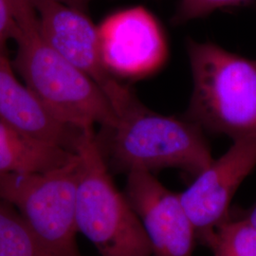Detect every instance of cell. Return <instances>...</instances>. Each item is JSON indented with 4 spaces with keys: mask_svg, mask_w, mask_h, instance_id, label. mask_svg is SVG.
I'll return each mask as SVG.
<instances>
[{
    "mask_svg": "<svg viewBox=\"0 0 256 256\" xmlns=\"http://www.w3.org/2000/svg\"><path fill=\"white\" fill-rule=\"evenodd\" d=\"M114 110L116 122L97 138L106 164L116 172L153 174L174 168L196 178L212 162L202 128L192 120L155 112L130 90Z\"/></svg>",
    "mask_w": 256,
    "mask_h": 256,
    "instance_id": "1",
    "label": "cell"
},
{
    "mask_svg": "<svg viewBox=\"0 0 256 256\" xmlns=\"http://www.w3.org/2000/svg\"><path fill=\"white\" fill-rule=\"evenodd\" d=\"M16 18L14 68L48 111L81 130L112 126L117 116L108 96L92 79L55 50L41 34L30 0H12Z\"/></svg>",
    "mask_w": 256,
    "mask_h": 256,
    "instance_id": "2",
    "label": "cell"
},
{
    "mask_svg": "<svg viewBox=\"0 0 256 256\" xmlns=\"http://www.w3.org/2000/svg\"><path fill=\"white\" fill-rule=\"evenodd\" d=\"M192 90L187 119L232 140L256 137V60L208 41H187Z\"/></svg>",
    "mask_w": 256,
    "mask_h": 256,
    "instance_id": "3",
    "label": "cell"
},
{
    "mask_svg": "<svg viewBox=\"0 0 256 256\" xmlns=\"http://www.w3.org/2000/svg\"><path fill=\"white\" fill-rule=\"evenodd\" d=\"M78 156L76 222L100 256H152L140 221L112 180L94 128L82 130Z\"/></svg>",
    "mask_w": 256,
    "mask_h": 256,
    "instance_id": "4",
    "label": "cell"
},
{
    "mask_svg": "<svg viewBox=\"0 0 256 256\" xmlns=\"http://www.w3.org/2000/svg\"><path fill=\"white\" fill-rule=\"evenodd\" d=\"M78 156L34 173L0 174V200L19 210L28 226L58 256H82L76 241Z\"/></svg>",
    "mask_w": 256,
    "mask_h": 256,
    "instance_id": "5",
    "label": "cell"
},
{
    "mask_svg": "<svg viewBox=\"0 0 256 256\" xmlns=\"http://www.w3.org/2000/svg\"><path fill=\"white\" fill-rule=\"evenodd\" d=\"M256 167V137L232 140L190 186L180 192L183 206L204 246L214 230L230 218V207L238 188Z\"/></svg>",
    "mask_w": 256,
    "mask_h": 256,
    "instance_id": "6",
    "label": "cell"
},
{
    "mask_svg": "<svg viewBox=\"0 0 256 256\" xmlns=\"http://www.w3.org/2000/svg\"><path fill=\"white\" fill-rule=\"evenodd\" d=\"M32 2L41 34L46 42L96 82L113 106L126 86L115 79L104 63L98 27L86 12L54 1Z\"/></svg>",
    "mask_w": 256,
    "mask_h": 256,
    "instance_id": "7",
    "label": "cell"
},
{
    "mask_svg": "<svg viewBox=\"0 0 256 256\" xmlns=\"http://www.w3.org/2000/svg\"><path fill=\"white\" fill-rule=\"evenodd\" d=\"M126 196L137 214L152 256H192L196 232L180 196L160 182L152 173L131 172Z\"/></svg>",
    "mask_w": 256,
    "mask_h": 256,
    "instance_id": "8",
    "label": "cell"
},
{
    "mask_svg": "<svg viewBox=\"0 0 256 256\" xmlns=\"http://www.w3.org/2000/svg\"><path fill=\"white\" fill-rule=\"evenodd\" d=\"M104 63L111 74L140 77L158 70L166 46L153 16L140 7L120 10L98 27Z\"/></svg>",
    "mask_w": 256,
    "mask_h": 256,
    "instance_id": "9",
    "label": "cell"
},
{
    "mask_svg": "<svg viewBox=\"0 0 256 256\" xmlns=\"http://www.w3.org/2000/svg\"><path fill=\"white\" fill-rule=\"evenodd\" d=\"M9 58L0 60V120L37 140L74 150L81 129L54 116L14 74Z\"/></svg>",
    "mask_w": 256,
    "mask_h": 256,
    "instance_id": "10",
    "label": "cell"
},
{
    "mask_svg": "<svg viewBox=\"0 0 256 256\" xmlns=\"http://www.w3.org/2000/svg\"><path fill=\"white\" fill-rule=\"evenodd\" d=\"M74 153L28 137L0 120V174L43 172L64 164Z\"/></svg>",
    "mask_w": 256,
    "mask_h": 256,
    "instance_id": "11",
    "label": "cell"
},
{
    "mask_svg": "<svg viewBox=\"0 0 256 256\" xmlns=\"http://www.w3.org/2000/svg\"><path fill=\"white\" fill-rule=\"evenodd\" d=\"M0 256H58L37 238L12 205L0 200Z\"/></svg>",
    "mask_w": 256,
    "mask_h": 256,
    "instance_id": "12",
    "label": "cell"
},
{
    "mask_svg": "<svg viewBox=\"0 0 256 256\" xmlns=\"http://www.w3.org/2000/svg\"><path fill=\"white\" fill-rule=\"evenodd\" d=\"M214 256H256V227L240 216L230 218L207 241Z\"/></svg>",
    "mask_w": 256,
    "mask_h": 256,
    "instance_id": "13",
    "label": "cell"
},
{
    "mask_svg": "<svg viewBox=\"0 0 256 256\" xmlns=\"http://www.w3.org/2000/svg\"><path fill=\"white\" fill-rule=\"evenodd\" d=\"M246 0H180L174 14V23L182 24L200 18L216 10L238 5Z\"/></svg>",
    "mask_w": 256,
    "mask_h": 256,
    "instance_id": "14",
    "label": "cell"
},
{
    "mask_svg": "<svg viewBox=\"0 0 256 256\" xmlns=\"http://www.w3.org/2000/svg\"><path fill=\"white\" fill-rule=\"evenodd\" d=\"M16 30V18L12 0H0V60L9 58L7 45L12 40Z\"/></svg>",
    "mask_w": 256,
    "mask_h": 256,
    "instance_id": "15",
    "label": "cell"
},
{
    "mask_svg": "<svg viewBox=\"0 0 256 256\" xmlns=\"http://www.w3.org/2000/svg\"><path fill=\"white\" fill-rule=\"evenodd\" d=\"M30 1H36V0H30ZM48 1H54L64 4L66 6L72 7L74 9L80 10L82 12H86V9L92 2V0H48Z\"/></svg>",
    "mask_w": 256,
    "mask_h": 256,
    "instance_id": "16",
    "label": "cell"
},
{
    "mask_svg": "<svg viewBox=\"0 0 256 256\" xmlns=\"http://www.w3.org/2000/svg\"><path fill=\"white\" fill-rule=\"evenodd\" d=\"M241 216L248 220L252 225H254L256 227V202L252 208L246 210Z\"/></svg>",
    "mask_w": 256,
    "mask_h": 256,
    "instance_id": "17",
    "label": "cell"
}]
</instances>
